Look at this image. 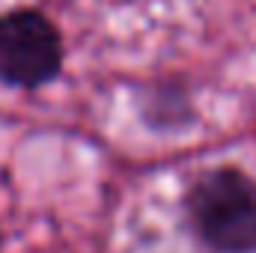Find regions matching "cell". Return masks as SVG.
Here are the masks:
<instances>
[{
  "mask_svg": "<svg viewBox=\"0 0 256 253\" xmlns=\"http://www.w3.org/2000/svg\"><path fill=\"white\" fill-rule=\"evenodd\" d=\"M188 214L200 238L220 253H256V182L238 170H212L194 182Z\"/></svg>",
  "mask_w": 256,
  "mask_h": 253,
  "instance_id": "cell-1",
  "label": "cell"
},
{
  "mask_svg": "<svg viewBox=\"0 0 256 253\" xmlns=\"http://www.w3.org/2000/svg\"><path fill=\"white\" fill-rule=\"evenodd\" d=\"M60 60V33L45 15L21 9L0 18V80L39 86L57 74Z\"/></svg>",
  "mask_w": 256,
  "mask_h": 253,
  "instance_id": "cell-2",
  "label": "cell"
}]
</instances>
